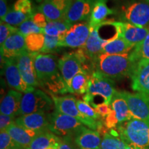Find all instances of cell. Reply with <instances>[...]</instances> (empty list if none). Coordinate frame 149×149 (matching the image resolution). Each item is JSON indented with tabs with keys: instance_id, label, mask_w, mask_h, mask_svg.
Here are the masks:
<instances>
[{
	"instance_id": "31",
	"label": "cell",
	"mask_w": 149,
	"mask_h": 149,
	"mask_svg": "<svg viewBox=\"0 0 149 149\" xmlns=\"http://www.w3.org/2000/svg\"><path fill=\"white\" fill-rule=\"evenodd\" d=\"M127 143L117 133H107L103 136L100 148L101 149H124Z\"/></svg>"
},
{
	"instance_id": "38",
	"label": "cell",
	"mask_w": 149,
	"mask_h": 149,
	"mask_svg": "<svg viewBox=\"0 0 149 149\" xmlns=\"http://www.w3.org/2000/svg\"><path fill=\"white\" fill-rule=\"evenodd\" d=\"M17 28L11 26L10 24L1 22L0 24V44L3 45L6 40L15 33L18 32Z\"/></svg>"
},
{
	"instance_id": "52",
	"label": "cell",
	"mask_w": 149,
	"mask_h": 149,
	"mask_svg": "<svg viewBox=\"0 0 149 149\" xmlns=\"http://www.w3.org/2000/svg\"><path fill=\"white\" fill-rule=\"evenodd\" d=\"M98 149H101V148H98Z\"/></svg>"
},
{
	"instance_id": "44",
	"label": "cell",
	"mask_w": 149,
	"mask_h": 149,
	"mask_svg": "<svg viewBox=\"0 0 149 149\" xmlns=\"http://www.w3.org/2000/svg\"><path fill=\"white\" fill-rule=\"evenodd\" d=\"M70 137H64V139H61L58 149H79L74 142H72Z\"/></svg>"
},
{
	"instance_id": "42",
	"label": "cell",
	"mask_w": 149,
	"mask_h": 149,
	"mask_svg": "<svg viewBox=\"0 0 149 149\" xmlns=\"http://www.w3.org/2000/svg\"><path fill=\"white\" fill-rule=\"evenodd\" d=\"M93 109L95 110L96 113L102 117H107L110 113H111L112 109H111L109 104H106L104 103L97 104L93 107Z\"/></svg>"
},
{
	"instance_id": "25",
	"label": "cell",
	"mask_w": 149,
	"mask_h": 149,
	"mask_svg": "<svg viewBox=\"0 0 149 149\" xmlns=\"http://www.w3.org/2000/svg\"><path fill=\"white\" fill-rule=\"evenodd\" d=\"M61 139L50 131L44 130L33 138L27 149L58 148Z\"/></svg>"
},
{
	"instance_id": "7",
	"label": "cell",
	"mask_w": 149,
	"mask_h": 149,
	"mask_svg": "<svg viewBox=\"0 0 149 149\" xmlns=\"http://www.w3.org/2000/svg\"><path fill=\"white\" fill-rule=\"evenodd\" d=\"M84 124L74 117L59 113L55 110L50 115L48 130L56 135L62 137L74 136Z\"/></svg>"
},
{
	"instance_id": "43",
	"label": "cell",
	"mask_w": 149,
	"mask_h": 149,
	"mask_svg": "<svg viewBox=\"0 0 149 149\" xmlns=\"http://www.w3.org/2000/svg\"><path fill=\"white\" fill-rule=\"evenodd\" d=\"M15 117L1 113L0 114V130L6 129L12 123L15 122Z\"/></svg>"
},
{
	"instance_id": "45",
	"label": "cell",
	"mask_w": 149,
	"mask_h": 149,
	"mask_svg": "<svg viewBox=\"0 0 149 149\" xmlns=\"http://www.w3.org/2000/svg\"><path fill=\"white\" fill-rule=\"evenodd\" d=\"M117 124H118V122H117L116 116H115L114 111H112L111 113L106 117L105 124L108 128H113L115 127Z\"/></svg>"
},
{
	"instance_id": "39",
	"label": "cell",
	"mask_w": 149,
	"mask_h": 149,
	"mask_svg": "<svg viewBox=\"0 0 149 149\" xmlns=\"http://www.w3.org/2000/svg\"><path fill=\"white\" fill-rule=\"evenodd\" d=\"M13 10L29 15H33L31 0H17L13 5Z\"/></svg>"
},
{
	"instance_id": "10",
	"label": "cell",
	"mask_w": 149,
	"mask_h": 149,
	"mask_svg": "<svg viewBox=\"0 0 149 149\" xmlns=\"http://www.w3.org/2000/svg\"><path fill=\"white\" fill-rule=\"evenodd\" d=\"M126 100L133 118L149 121V96L142 93L121 91Z\"/></svg>"
},
{
	"instance_id": "30",
	"label": "cell",
	"mask_w": 149,
	"mask_h": 149,
	"mask_svg": "<svg viewBox=\"0 0 149 149\" xmlns=\"http://www.w3.org/2000/svg\"><path fill=\"white\" fill-rule=\"evenodd\" d=\"M72 24L66 19L59 21H48L47 26L44 29V34L53 37H59L61 38L70 29Z\"/></svg>"
},
{
	"instance_id": "9",
	"label": "cell",
	"mask_w": 149,
	"mask_h": 149,
	"mask_svg": "<svg viewBox=\"0 0 149 149\" xmlns=\"http://www.w3.org/2000/svg\"><path fill=\"white\" fill-rule=\"evenodd\" d=\"M91 31L88 22L72 24L66 34L61 38L60 47L80 48L85 45Z\"/></svg>"
},
{
	"instance_id": "18",
	"label": "cell",
	"mask_w": 149,
	"mask_h": 149,
	"mask_svg": "<svg viewBox=\"0 0 149 149\" xmlns=\"http://www.w3.org/2000/svg\"><path fill=\"white\" fill-rule=\"evenodd\" d=\"M27 51L25 37L17 32L8 37L1 46V58L15 59Z\"/></svg>"
},
{
	"instance_id": "11",
	"label": "cell",
	"mask_w": 149,
	"mask_h": 149,
	"mask_svg": "<svg viewBox=\"0 0 149 149\" xmlns=\"http://www.w3.org/2000/svg\"><path fill=\"white\" fill-rule=\"evenodd\" d=\"M34 64L40 86L59 72L57 57L51 54L38 53L35 58Z\"/></svg>"
},
{
	"instance_id": "3",
	"label": "cell",
	"mask_w": 149,
	"mask_h": 149,
	"mask_svg": "<svg viewBox=\"0 0 149 149\" xmlns=\"http://www.w3.org/2000/svg\"><path fill=\"white\" fill-rule=\"evenodd\" d=\"M119 130L126 143L149 148V121L133 118L120 124Z\"/></svg>"
},
{
	"instance_id": "5",
	"label": "cell",
	"mask_w": 149,
	"mask_h": 149,
	"mask_svg": "<svg viewBox=\"0 0 149 149\" xmlns=\"http://www.w3.org/2000/svg\"><path fill=\"white\" fill-rule=\"evenodd\" d=\"M55 110L59 113L74 117L91 129L97 130L101 127V123L84 116L79 111L77 107V100L71 95L51 96Z\"/></svg>"
},
{
	"instance_id": "22",
	"label": "cell",
	"mask_w": 149,
	"mask_h": 149,
	"mask_svg": "<svg viewBox=\"0 0 149 149\" xmlns=\"http://www.w3.org/2000/svg\"><path fill=\"white\" fill-rule=\"evenodd\" d=\"M6 130L18 146L26 149L35 136L43 132L26 129L17 125L15 122Z\"/></svg>"
},
{
	"instance_id": "37",
	"label": "cell",
	"mask_w": 149,
	"mask_h": 149,
	"mask_svg": "<svg viewBox=\"0 0 149 149\" xmlns=\"http://www.w3.org/2000/svg\"><path fill=\"white\" fill-rule=\"evenodd\" d=\"M77 107L79 111L84 116L97 120L100 118V115L96 113L95 110L90 106V104L82 100H77Z\"/></svg>"
},
{
	"instance_id": "15",
	"label": "cell",
	"mask_w": 149,
	"mask_h": 149,
	"mask_svg": "<svg viewBox=\"0 0 149 149\" xmlns=\"http://www.w3.org/2000/svg\"><path fill=\"white\" fill-rule=\"evenodd\" d=\"M58 68L61 76L69 86L70 81L76 74L84 72L82 64L74 53L65 54L58 60Z\"/></svg>"
},
{
	"instance_id": "33",
	"label": "cell",
	"mask_w": 149,
	"mask_h": 149,
	"mask_svg": "<svg viewBox=\"0 0 149 149\" xmlns=\"http://www.w3.org/2000/svg\"><path fill=\"white\" fill-rule=\"evenodd\" d=\"M27 50L31 53L40 52L44 45L45 34L44 33H32L25 37Z\"/></svg>"
},
{
	"instance_id": "1",
	"label": "cell",
	"mask_w": 149,
	"mask_h": 149,
	"mask_svg": "<svg viewBox=\"0 0 149 149\" xmlns=\"http://www.w3.org/2000/svg\"><path fill=\"white\" fill-rule=\"evenodd\" d=\"M120 36V22L104 21L91 29L88 40L82 48L87 56L94 62L102 54L106 44Z\"/></svg>"
},
{
	"instance_id": "6",
	"label": "cell",
	"mask_w": 149,
	"mask_h": 149,
	"mask_svg": "<svg viewBox=\"0 0 149 149\" xmlns=\"http://www.w3.org/2000/svg\"><path fill=\"white\" fill-rule=\"evenodd\" d=\"M53 99L40 89H34L23 95L19 115L45 112L47 113L53 107Z\"/></svg>"
},
{
	"instance_id": "14",
	"label": "cell",
	"mask_w": 149,
	"mask_h": 149,
	"mask_svg": "<svg viewBox=\"0 0 149 149\" xmlns=\"http://www.w3.org/2000/svg\"><path fill=\"white\" fill-rule=\"evenodd\" d=\"M3 59V72L9 86L24 93L34 90L35 88L28 85L22 78L17 64L16 58Z\"/></svg>"
},
{
	"instance_id": "29",
	"label": "cell",
	"mask_w": 149,
	"mask_h": 149,
	"mask_svg": "<svg viewBox=\"0 0 149 149\" xmlns=\"http://www.w3.org/2000/svg\"><path fill=\"white\" fill-rule=\"evenodd\" d=\"M41 86L55 94H65L68 92V86L59 72L48 79L40 84Z\"/></svg>"
},
{
	"instance_id": "23",
	"label": "cell",
	"mask_w": 149,
	"mask_h": 149,
	"mask_svg": "<svg viewBox=\"0 0 149 149\" xmlns=\"http://www.w3.org/2000/svg\"><path fill=\"white\" fill-rule=\"evenodd\" d=\"M23 95L15 90H10L1 102L0 113L15 117L19 115Z\"/></svg>"
},
{
	"instance_id": "13",
	"label": "cell",
	"mask_w": 149,
	"mask_h": 149,
	"mask_svg": "<svg viewBox=\"0 0 149 149\" xmlns=\"http://www.w3.org/2000/svg\"><path fill=\"white\" fill-rule=\"evenodd\" d=\"M38 53H31L26 51L16 58L19 70L25 82L35 88L40 86L35 68L34 61Z\"/></svg>"
},
{
	"instance_id": "47",
	"label": "cell",
	"mask_w": 149,
	"mask_h": 149,
	"mask_svg": "<svg viewBox=\"0 0 149 149\" xmlns=\"http://www.w3.org/2000/svg\"><path fill=\"white\" fill-rule=\"evenodd\" d=\"M132 146H133V149H149L148 148H144V147H140V146H135V145L131 144Z\"/></svg>"
},
{
	"instance_id": "8",
	"label": "cell",
	"mask_w": 149,
	"mask_h": 149,
	"mask_svg": "<svg viewBox=\"0 0 149 149\" xmlns=\"http://www.w3.org/2000/svg\"><path fill=\"white\" fill-rule=\"evenodd\" d=\"M122 17L128 23L138 27L149 26V2L135 1L123 6Z\"/></svg>"
},
{
	"instance_id": "16",
	"label": "cell",
	"mask_w": 149,
	"mask_h": 149,
	"mask_svg": "<svg viewBox=\"0 0 149 149\" xmlns=\"http://www.w3.org/2000/svg\"><path fill=\"white\" fill-rule=\"evenodd\" d=\"M15 124L26 129L35 131H44L48 130L50 125V115L45 112L31 113L17 117Z\"/></svg>"
},
{
	"instance_id": "2",
	"label": "cell",
	"mask_w": 149,
	"mask_h": 149,
	"mask_svg": "<svg viewBox=\"0 0 149 149\" xmlns=\"http://www.w3.org/2000/svg\"><path fill=\"white\" fill-rule=\"evenodd\" d=\"M137 63L130 53L122 55L101 54L95 62L96 70L110 79H120L131 76Z\"/></svg>"
},
{
	"instance_id": "41",
	"label": "cell",
	"mask_w": 149,
	"mask_h": 149,
	"mask_svg": "<svg viewBox=\"0 0 149 149\" xmlns=\"http://www.w3.org/2000/svg\"><path fill=\"white\" fill-rule=\"evenodd\" d=\"M32 19L37 26L41 28V29H45L48 22L46 16L40 12L33 14Z\"/></svg>"
},
{
	"instance_id": "50",
	"label": "cell",
	"mask_w": 149,
	"mask_h": 149,
	"mask_svg": "<svg viewBox=\"0 0 149 149\" xmlns=\"http://www.w3.org/2000/svg\"><path fill=\"white\" fill-rule=\"evenodd\" d=\"M48 149H58V148H48Z\"/></svg>"
},
{
	"instance_id": "51",
	"label": "cell",
	"mask_w": 149,
	"mask_h": 149,
	"mask_svg": "<svg viewBox=\"0 0 149 149\" xmlns=\"http://www.w3.org/2000/svg\"><path fill=\"white\" fill-rule=\"evenodd\" d=\"M146 1H148V2H149V0H146Z\"/></svg>"
},
{
	"instance_id": "12",
	"label": "cell",
	"mask_w": 149,
	"mask_h": 149,
	"mask_svg": "<svg viewBox=\"0 0 149 149\" xmlns=\"http://www.w3.org/2000/svg\"><path fill=\"white\" fill-rule=\"evenodd\" d=\"M74 0H44L38 10L46 16L48 21L64 19Z\"/></svg>"
},
{
	"instance_id": "46",
	"label": "cell",
	"mask_w": 149,
	"mask_h": 149,
	"mask_svg": "<svg viewBox=\"0 0 149 149\" xmlns=\"http://www.w3.org/2000/svg\"><path fill=\"white\" fill-rule=\"evenodd\" d=\"M8 6H7L6 0H0V17L3 19L8 13Z\"/></svg>"
},
{
	"instance_id": "20",
	"label": "cell",
	"mask_w": 149,
	"mask_h": 149,
	"mask_svg": "<svg viewBox=\"0 0 149 149\" xmlns=\"http://www.w3.org/2000/svg\"><path fill=\"white\" fill-rule=\"evenodd\" d=\"M95 1V0H74L64 19L71 24L89 20Z\"/></svg>"
},
{
	"instance_id": "19",
	"label": "cell",
	"mask_w": 149,
	"mask_h": 149,
	"mask_svg": "<svg viewBox=\"0 0 149 149\" xmlns=\"http://www.w3.org/2000/svg\"><path fill=\"white\" fill-rule=\"evenodd\" d=\"M102 139L98 131L83 126L74 135V142L79 149H98Z\"/></svg>"
},
{
	"instance_id": "49",
	"label": "cell",
	"mask_w": 149,
	"mask_h": 149,
	"mask_svg": "<svg viewBox=\"0 0 149 149\" xmlns=\"http://www.w3.org/2000/svg\"><path fill=\"white\" fill-rule=\"evenodd\" d=\"M13 149H26V148H23V147H21L19 146H16L15 147H14Z\"/></svg>"
},
{
	"instance_id": "28",
	"label": "cell",
	"mask_w": 149,
	"mask_h": 149,
	"mask_svg": "<svg viewBox=\"0 0 149 149\" xmlns=\"http://www.w3.org/2000/svg\"><path fill=\"white\" fill-rule=\"evenodd\" d=\"M90 77L91 75H88V74L85 71L76 74L70 81L68 86V92L80 95L86 93L88 91Z\"/></svg>"
},
{
	"instance_id": "17",
	"label": "cell",
	"mask_w": 149,
	"mask_h": 149,
	"mask_svg": "<svg viewBox=\"0 0 149 149\" xmlns=\"http://www.w3.org/2000/svg\"><path fill=\"white\" fill-rule=\"evenodd\" d=\"M130 77L133 90L149 96V60L139 61Z\"/></svg>"
},
{
	"instance_id": "26",
	"label": "cell",
	"mask_w": 149,
	"mask_h": 149,
	"mask_svg": "<svg viewBox=\"0 0 149 149\" xmlns=\"http://www.w3.org/2000/svg\"><path fill=\"white\" fill-rule=\"evenodd\" d=\"M111 104V109L114 111L117 122L120 125L133 119L127 102L120 92L117 91L112 99Z\"/></svg>"
},
{
	"instance_id": "24",
	"label": "cell",
	"mask_w": 149,
	"mask_h": 149,
	"mask_svg": "<svg viewBox=\"0 0 149 149\" xmlns=\"http://www.w3.org/2000/svg\"><path fill=\"white\" fill-rule=\"evenodd\" d=\"M107 0H95L89 18V25L91 29L106 21L108 16L113 15L115 11L108 7Z\"/></svg>"
},
{
	"instance_id": "21",
	"label": "cell",
	"mask_w": 149,
	"mask_h": 149,
	"mask_svg": "<svg viewBox=\"0 0 149 149\" xmlns=\"http://www.w3.org/2000/svg\"><path fill=\"white\" fill-rule=\"evenodd\" d=\"M148 33V27H138L128 22H120V36L134 46L142 42Z\"/></svg>"
},
{
	"instance_id": "36",
	"label": "cell",
	"mask_w": 149,
	"mask_h": 149,
	"mask_svg": "<svg viewBox=\"0 0 149 149\" xmlns=\"http://www.w3.org/2000/svg\"><path fill=\"white\" fill-rule=\"evenodd\" d=\"M19 32L24 35V37L27 36L32 33H44V29L38 27L33 21L32 18L29 19L21 25L19 26Z\"/></svg>"
},
{
	"instance_id": "27",
	"label": "cell",
	"mask_w": 149,
	"mask_h": 149,
	"mask_svg": "<svg viewBox=\"0 0 149 149\" xmlns=\"http://www.w3.org/2000/svg\"><path fill=\"white\" fill-rule=\"evenodd\" d=\"M135 48L120 36L115 40L106 44L102 50V53L107 55H122L130 53Z\"/></svg>"
},
{
	"instance_id": "4",
	"label": "cell",
	"mask_w": 149,
	"mask_h": 149,
	"mask_svg": "<svg viewBox=\"0 0 149 149\" xmlns=\"http://www.w3.org/2000/svg\"><path fill=\"white\" fill-rule=\"evenodd\" d=\"M116 92L112 79L105 77L97 71H95L91 74L88 91L83 99L88 103L92 98L99 96L103 99L104 104L109 105Z\"/></svg>"
},
{
	"instance_id": "32",
	"label": "cell",
	"mask_w": 149,
	"mask_h": 149,
	"mask_svg": "<svg viewBox=\"0 0 149 149\" xmlns=\"http://www.w3.org/2000/svg\"><path fill=\"white\" fill-rule=\"evenodd\" d=\"M130 56L137 64L139 61L149 60V26L146 37L142 42L135 46L130 52Z\"/></svg>"
},
{
	"instance_id": "35",
	"label": "cell",
	"mask_w": 149,
	"mask_h": 149,
	"mask_svg": "<svg viewBox=\"0 0 149 149\" xmlns=\"http://www.w3.org/2000/svg\"><path fill=\"white\" fill-rule=\"evenodd\" d=\"M60 41L61 38L59 37H53L45 35V42H44V47L40 53L47 54L57 51L59 48H61Z\"/></svg>"
},
{
	"instance_id": "48",
	"label": "cell",
	"mask_w": 149,
	"mask_h": 149,
	"mask_svg": "<svg viewBox=\"0 0 149 149\" xmlns=\"http://www.w3.org/2000/svg\"><path fill=\"white\" fill-rule=\"evenodd\" d=\"M124 149H133V146H132L131 144H127V145H126V148Z\"/></svg>"
},
{
	"instance_id": "40",
	"label": "cell",
	"mask_w": 149,
	"mask_h": 149,
	"mask_svg": "<svg viewBox=\"0 0 149 149\" xmlns=\"http://www.w3.org/2000/svg\"><path fill=\"white\" fill-rule=\"evenodd\" d=\"M18 146L15 142L11 136L6 130H2L0 132V149H13Z\"/></svg>"
},
{
	"instance_id": "34",
	"label": "cell",
	"mask_w": 149,
	"mask_h": 149,
	"mask_svg": "<svg viewBox=\"0 0 149 149\" xmlns=\"http://www.w3.org/2000/svg\"><path fill=\"white\" fill-rule=\"evenodd\" d=\"M33 16L29 15L22 13L21 12H18L14 10H8V13L6 15V16L1 19V22L8 24L13 26H19L21 24L29 19L32 18Z\"/></svg>"
}]
</instances>
